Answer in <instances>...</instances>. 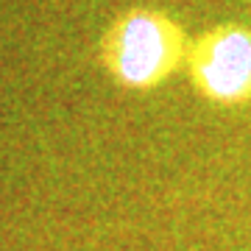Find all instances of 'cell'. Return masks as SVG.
I'll use <instances>...</instances> for the list:
<instances>
[{
	"label": "cell",
	"instance_id": "1",
	"mask_svg": "<svg viewBox=\"0 0 251 251\" xmlns=\"http://www.w3.org/2000/svg\"><path fill=\"white\" fill-rule=\"evenodd\" d=\"M106 59L120 81L131 87H148L171 67V31L159 17L134 11L112 28L106 42Z\"/></svg>",
	"mask_w": 251,
	"mask_h": 251
},
{
	"label": "cell",
	"instance_id": "2",
	"mask_svg": "<svg viewBox=\"0 0 251 251\" xmlns=\"http://www.w3.org/2000/svg\"><path fill=\"white\" fill-rule=\"evenodd\" d=\"M198 81L206 95L237 100L251 92V34L226 28L209 36L196 59Z\"/></svg>",
	"mask_w": 251,
	"mask_h": 251
}]
</instances>
